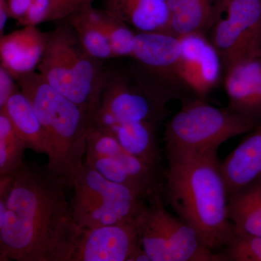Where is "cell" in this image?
Masks as SVG:
<instances>
[{"mask_svg": "<svg viewBox=\"0 0 261 261\" xmlns=\"http://www.w3.org/2000/svg\"><path fill=\"white\" fill-rule=\"evenodd\" d=\"M68 181L47 166L25 163L0 192V261H70L80 227Z\"/></svg>", "mask_w": 261, "mask_h": 261, "instance_id": "6da1fadb", "label": "cell"}, {"mask_svg": "<svg viewBox=\"0 0 261 261\" xmlns=\"http://www.w3.org/2000/svg\"><path fill=\"white\" fill-rule=\"evenodd\" d=\"M163 197L182 221L220 252L234 237L228 218V191L218 151L185 163H168Z\"/></svg>", "mask_w": 261, "mask_h": 261, "instance_id": "7a4b0ae2", "label": "cell"}, {"mask_svg": "<svg viewBox=\"0 0 261 261\" xmlns=\"http://www.w3.org/2000/svg\"><path fill=\"white\" fill-rule=\"evenodd\" d=\"M16 82L32 103L50 142L48 168L66 179L71 188L73 178L84 163L90 115L53 88L37 71L19 77Z\"/></svg>", "mask_w": 261, "mask_h": 261, "instance_id": "3957f363", "label": "cell"}, {"mask_svg": "<svg viewBox=\"0 0 261 261\" xmlns=\"http://www.w3.org/2000/svg\"><path fill=\"white\" fill-rule=\"evenodd\" d=\"M261 121L231 108H217L192 98L168 121L164 138L168 163H185L218 151L229 139L250 133Z\"/></svg>", "mask_w": 261, "mask_h": 261, "instance_id": "277c9868", "label": "cell"}, {"mask_svg": "<svg viewBox=\"0 0 261 261\" xmlns=\"http://www.w3.org/2000/svg\"><path fill=\"white\" fill-rule=\"evenodd\" d=\"M89 55L68 23L49 32L38 73L49 85L92 117L97 109L108 68Z\"/></svg>", "mask_w": 261, "mask_h": 261, "instance_id": "5b68a950", "label": "cell"}, {"mask_svg": "<svg viewBox=\"0 0 261 261\" xmlns=\"http://www.w3.org/2000/svg\"><path fill=\"white\" fill-rule=\"evenodd\" d=\"M72 215L80 228L133 222L147 199L129 187L109 181L83 163L72 181Z\"/></svg>", "mask_w": 261, "mask_h": 261, "instance_id": "8992f818", "label": "cell"}, {"mask_svg": "<svg viewBox=\"0 0 261 261\" xmlns=\"http://www.w3.org/2000/svg\"><path fill=\"white\" fill-rule=\"evenodd\" d=\"M135 222L150 261H225L193 228L167 210L161 192L149 199Z\"/></svg>", "mask_w": 261, "mask_h": 261, "instance_id": "52a82bcc", "label": "cell"}, {"mask_svg": "<svg viewBox=\"0 0 261 261\" xmlns=\"http://www.w3.org/2000/svg\"><path fill=\"white\" fill-rule=\"evenodd\" d=\"M181 44L169 33L136 32L130 72L156 100L167 105L196 97L179 72Z\"/></svg>", "mask_w": 261, "mask_h": 261, "instance_id": "ba28073f", "label": "cell"}, {"mask_svg": "<svg viewBox=\"0 0 261 261\" xmlns=\"http://www.w3.org/2000/svg\"><path fill=\"white\" fill-rule=\"evenodd\" d=\"M167 105L156 100L129 71L108 69L94 125L148 122L161 126L168 116Z\"/></svg>", "mask_w": 261, "mask_h": 261, "instance_id": "9c48e42d", "label": "cell"}, {"mask_svg": "<svg viewBox=\"0 0 261 261\" xmlns=\"http://www.w3.org/2000/svg\"><path fill=\"white\" fill-rule=\"evenodd\" d=\"M211 42L225 70L261 51V0H220Z\"/></svg>", "mask_w": 261, "mask_h": 261, "instance_id": "30bf717a", "label": "cell"}, {"mask_svg": "<svg viewBox=\"0 0 261 261\" xmlns=\"http://www.w3.org/2000/svg\"><path fill=\"white\" fill-rule=\"evenodd\" d=\"M70 261H150L135 221L81 228Z\"/></svg>", "mask_w": 261, "mask_h": 261, "instance_id": "8fae6325", "label": "cell"}, {"mask_svg": "<svg viewBox=\"0 0 261 261\" xmlns=\"http://www.w3.org/2000/svg\"><path fill=\"white\" fill-rule=\"evenodd\" d=\"M178 39L182 80L196 97L206 99L221 79V57L205 33H192Z\"/></svg>", "mask_w": 261, "mask_h": 261, "instance_id": "7c38bea8", "label": "cell"}, {"mask_svg": "<svg viewBox=\"0 0 261 261\" xmlns=\"http://www.w3.org/2000/svg\"><path fill=\"white\" fill-rule=\"evenodd\" d=\"M224 87L228 107L261 121V51L227 68Z\"/></svg>", "mask_w": 261, "mask_h": 261, "instance_id": "4fadbf2b", "label": "cell"}, {"mask_svg": "<svg viewBox=\"0 0 261 261\" xmlns=\"http://www.w3.org/2000/svg\"><path fill=\"white\" fill-rule=\"evenodd\" d=\"M49 32H42L37 25L23 29L0 37L1 66L15 80L36 71L42 61Z\"/></svg>", "mask_w": 261, "mask_h": 261, "instance_id": "5bb4252c", "label": "cell"}, {"mask_svg": "<svg viewBox=\"0 0 261 261\" xmlns=\"http://www.w3.org/2000/svg\"><path fill=\"white\" fill-rule=\"evenodd\" d=\"M92 126L112 136L127 152L152 167L162 170L159 125L148 122L112 123Z\"/></svg>", "mask_w": 261, "mask_h": 261, "instance_id": "9a60e30c", "label": "cell"}, {"mask_svg": "<svg viewBox=\"0 0 261 261\" xmlns=\"http://www.w3.org/2000/svg\"><path fill=\"white\" fill-rule=\"evenodd\" d=\"M228 195L261 177V122L221 162Z\"/></svg>", "mask_w": 261, "mask_h": 261, "instance_id": "2e32d148", "label": "cell"}, {"mask_svg": "<svg viewBox=\"0 0 261 261\" xmlns=\"http://www.w3.org/2000/svg\"><path fill=\"white\" fill-rule=\"evenodd\" d=\"M104 10L136 32L168 33V0H105Z\"/></svg>", "mask_w": 261, "mask_h": 261, "instance_id": "e0dca14e", "label": "cell"}, {"mask_svg": "<svg viewBox=\"0 0 261 261\" xmlns=\"http://www.w3.org/2000/svg\"><path fill=\"white\" fill-rule=\"evenodd\" d=\"M216 0H168V33L181 37L212 28L219 17Z\"/></svg>", "mask_w": 261, "mask_h": 261, "instance_id": "ac0fdd59", "label": "cell"}, {"mask_svg": "<svg viewBox=\"0 0 261 261\" xmlns=\"http://www.w3.org/2000/svg\"><path fill=\"white\" fill-rule=\"evenodd\" d=\"M9 118L15 129L22 137L27 148L38 153L50 154V142L39 117L28 98L20 90L0 109Z\"/></svg>", "mask_w": 261, "mask_h": 261, "instance_id": "d6986e66", "label": "cell"}, {"mask_svg": "<svg viewBox=\"0 0 261 261\" xmlns=\"http://www.w3.org/2000/svg\"><path fill=\"white\" fill-rule=\"evenodd\" d=\"M228 211L234 234L261 238V177L228 195Z\"/></svg>", "mask_w": 261, "mask_h": 261, "instance_id": "ffe728a7", "label": "cell"}, {"mask_svg": "<svg viewBox=\"0 0 261 261\" xmlns=\"http://www.w3.org/2000/svg\"><path fill=\"white\" fill-rule=\"evenodd\" d=\"M92 8V5L87 7L65 20L76 33L89 55L102 61L116 58L109 40L94 18Z\"/></svg>", "mask_w": 261, "mask_h": 261, "instance_id": "44dd1931", "label": "cell"}, {"mask_svg": "<svg viewBox=\"0 0 261 261\" xmlns=\"http://www.w3.org/2000/svg\"><path fill=\"white\" fill-rule=\"evenodd\" d=\"M27 144L15 129L9 118L0 111V176L14 174L25 162Z\"/></svg>", "mask_w": 261, "mask_h": 261, "instance_id": "7402d4cb", "label": "cell"}, {"mask_svg": "<svg viewBox=\"0 0 261 261\" xmlns=\"http://www.w3.org/2000/svg\"><path fill=\"white\" fill-rule=\"evenodd\" d=\"M94 18L106 34L116 58L132 56L136 32L124 21L106 10L92 8Z\"/></svg>", "mask_w": 261, "mask_h": 261, "instance_id": "603a6c76", "label": "cell"}, {"mask_svg": "<svg viewBox=\"0 0 261 261\" xmlns=\"http://www.w3.org/2000/svg\"><path fill=\"white\" fill-rule=\"evenodd\" d=\"M220 252L225 261H261V238L234 234Z\"/></svg>", "mask_w": 261, "mask_h": 261, "instance_id": "cb8c5ba5", "label": "cell"}, {"mask_svg": "<svg viewBox=\"0 0 261 261\" xmlns=\"http://www.w3.org/2000/svg\"><path fill=\"white\" fill-rule=\"evenodd\" d=\"M94 0H49L47 22L64 20L92 5Z\"/></svg>", "mask_w": 261, "mask_h": 261, "instance_id": "d4e9b609", "label": "cell"}, {"mask_svg": "<svg viewBox=\"0 0 261 261\" xmlns=\"http://www.w3.org/2000/svg\"><path fill=\"white\" fill-rule=\"evenodd\" d=\"M49 6V0H35L25 16L18 23L23 27H37L40 23L47 22Z\"/></svg>", "mask_w": 261, "mask_h": 261, "instance_id": "484cf974", "label": "cell"}, {"mask_svg": "<svg viewBox=\"0 0 261 261\" xmlns=\"http://www.w3.org/2000/svg\"><path fill=\"white\" fill-rule=\"evenodd\" d=\"M20 90L16 80L8 73V70L0 66V109L15 92Z\"/></svg>", "mask_w": 261, "mask_h": 261, "instance_id": "4316f807", "label": "cell"}, {"mask_svg": "<svg viewBox=\"0 0 261 261\" xmlns=\"http://www.w3.org/2000/svg\"><path fill=\"white\" fill-rule=\"evenodd\" d=\"M35 0H8L10 18L19 22L25 16Z\"/></svg>", "mask_w": 261, "mask_h": 261, "instance_id": "83f0119b", "label": "cell"}, {"mask_svg": "<svg viewBox=\"0 0 261 261\" xmlns=\"http://www.w3.org/2000/svg\"><path fill=\"white\" fill-rule=\"evenodd\" d=\"M10 18L8 0H0V35H3L8 19Z\"/></svg>", "mask_w": 261, "mask_h": 261, "instance_id": "f1b7e54d", "label": "cell"}]
</instances>
